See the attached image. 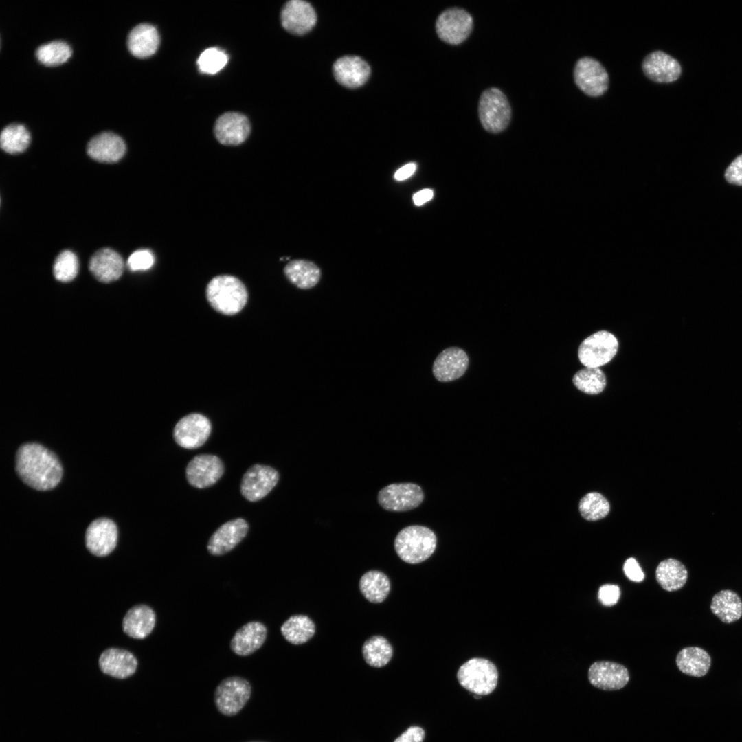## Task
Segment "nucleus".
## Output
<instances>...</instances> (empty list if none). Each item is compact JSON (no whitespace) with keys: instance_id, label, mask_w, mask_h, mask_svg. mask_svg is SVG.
Returning a JSON list of instances; mask_svg holds the SVG:
<instances>
[{"instance_id":"obj_11","label":"nucleus","mask_w":742,"mask_h":742,"mask_svg":"<svg viewBox=\"0 0 742 742\" xmlns=\"http://www.w3.org/2000/svg\"><path fill=\"white\" fill-rule=\"evenodd\" d=\"M473 19L466 10L451 8L443 11L436 22L438 37L451 45H458L465 41L473 29Z\"/></svg>"},{"instance_id":"obj_16","label":"nucleus","mask_w":742,"mask_h":742,"mask_svg":"<svg viewBox=\"0 0 742 742\" xmlns=\"http://www.w3.org/2000/svg\"><path fill=\"white\" fill-rule=\"evenodd\" d=\"M117 528L115 524L107 518L94 520L85 532V544L88 550L97 556L110 554L115 548Z\"/></svg>"},{"instance_id":"obj_10","label":"nucleus","mask_w":742,"mask_h":742,"mask_svg":"<svg viewBox=\"0 0 742 742\" xmlns=\"http://www.w3.org/2000/svg\"><path fill=\"white\" fill-rule=\"evenodd\" d=\"M212 424L204 415L192 413L182 417L173 429V438L182 448L195 449L203 446L210 436Z\"/></svg>"},{"instance_id":"obj_28","label":"nucleus","mask_w":742,"mask_h":742,"mask_svg":"<svg viewBox=\"0 0 742 742\" xmlns=\"http://www.w3.org/2000/svg\"><path fill=\"white\" fill-rule=\"evenodd\" d=\"M675 663L683 673L695 677L705 676L711 665L709 653L698 647H688L677 654Z\"/></svg>"},{"instance_id":"obj_17","label":"nucleus","mask_w":742,"mask_h":742,"mask_svg":"<svg viewBox=\"0 0 742 742\" xmlns=\"http://www.w3.org/2000/svg\"><path fill=\"white\" fill-rule=\"evenodd\" d=\"M317 21L316 13L312 5L304 1L291 0L288 1L281 12V22L283 27L289 32L295 35H302L308 32Z\"/></svg>"},{"instance_id":"obj_29","label":"nucleus","mask_w":742,"mask_h":742,"mask_svg":"<svg viewBox=\"0 0 742 742\" xmlns=\"http://www.w3.org/2000/svg\"><path fill=\"white\" fill-rule=\"evenodd\" d=\"M710 609L723 622L732 623L742 616V600L731 589L721 590L712 596Z\"/></svg>"},{"instance_id":"obj_35","label":"nucleus","mask_w":742,"mask_h":742,"mask_svg":"<svg viewBox=\"0 0 742 742\" xmlns=\"http://www.w3.org/2000/svg\"><path fill=\"white\" fill-rule=\"evenodd\" d=\"M30 142V134L23 124L13 123L6 126L1 133V148L10 154L23 152Z\"/></svg>"},{"instance_id":"obj_31","label":"nucleus","mask_w":742,"mask_h":742,"mask_svg":"<svg viewBox=\"0 0 742 742\" xmlns=\"http://www.w3.org/2000/svg\"><path fill=\"white\" fill-rule=\"evenodd\" d=\"M284 272L289 280L300 289H308L315 286L321 276L319 267L305 260H294L284 267Z\"/></svg>"},{"instance_id":"obj_41","label":"nucleus","mask_w":742,"mask_h":742,"mask_svg":"<svg viewBox=\"0 0 742 742\" xmlns=\"http://www.w3.org/2000/svg\"><path fill=\"white\" fill-rule=\"evenodd\" d=\"M155 258L148 249H139L131 254L127 260V266L131 271H144L150 269L154 264Z\"/></svg>"},{"instance_id":"obj_22","label":"nucleus","mask_w":742,"mask_h":742,"mask_svg":"<svg viewBox=\"0 0 742 742\" xmlns=\"http://www.w3.org/2000/svg\"><path fill=\"white\" fill-rule=\"evenodd\" d=\"M98 663L103 673L120 679L132 676L137 667V660L134 655L118 648L104 650L99 657Z\"/></svg>"},{"instance_id":"obj_40","label":"nucleus","mask_w":742,"mask_h":742,"mask_svg":"<svg viewBox=\"0 0 742 742\" xmlns=\"http://www.w3.org/2000/svg\"><path fill=\"white\" fill-rule=\"evenodd\" d=\"M228 56L225 52L216 48H208L203 51L197 60L201 72L214 74L221 71L227 64Z\"/></svg>"},{"instance_id":"obj_36","label":"nucleus","mask_w":742,"mask_h":742,"mask_svg":"<svg viewBox=\"0 0 742 742\" xmlns=\"http://www.w3.org/2000/svg\"><path fill=\"white\" fill-rule=\"evenodd\" d=\"M572 381L580 391L592 395L602 392L606 385L605 375L599 368L580 370L574 375Z\"/></svg>"},{"instance_id":"obj_19","label":"nucleus","mask_w":742,"mask_h":742,"mask_svg":"<svg viewBox=\"0 0 742 742\" xmlns=\"http://www.w3.org/2000/svg\"><path fill=\"white\" fill-rule=\"evenodd\" d=\"M466 352L458 347H450L442 350L435 359L432 371L440 382H449L464 375L469 366Z\"/></svg>"},{"instance_id":"obj_23","label":"nucleus","mask_w":742,"mask_h":742,"mask_svg":"<svg viewBox=\"0 0 742 742\" xmlns=\"http://www.w3.org/2000/svg\"><path fill=\"white\" fill-rule=\"evenodd\" d=\"M337 81L348 88H357L368 79L370 68L360 57L346 56L337 59L333 65Z\"/></svg>"},{"instance_id":"obj_37","label":"nucleus","mask_w":742,"mask_h":742,"mask_svg":"<svg viewBox=\"0 0 742 742\" xmlns=\"http://www.w3.org/2000/svg\"><path fill=\"white\" fill-rule=\"evenodd\" d=\"M36 57L43 65L56 66L66 62L71 55L70 46L63 41H53L40 45Z\"/></svg>"},{"instance_id":"obj_30","label":"nucleus","mask_w":742,"mask_h":742,"mask_svg":"<svg viewBox=\"0 0 742 742\" xmlns=\"http://www.w3.org/2000/svg\"><path fill=\"white\" fill-rule=\"evenodd\" d=\"M655 578L662 589L667 592H675L686 584L688 571L681 561L669 558L658 564L655 570Z\"/></svg>"},{"instance_id":"obj_46","label":"nucleus","mask_w":742,"mask_h":742,"mask_svg":"<svg viewBox=\"0 0 742 742\" xmlns=\"http://www.w3.org/2000/svg\"><path fill=\"white\" fill-rule=\"evenodd\" d=\"M416 169V165L409 163L399 168L394 174V178L397 181H403L411 177Z\"/></svg>"},{"instance_id":"obj_27","label":"nucleus","mask_w":742,"mask_h":742,"mask_svg":"<svg viewBox=\"0 0 742 742\" xmlns=\"http://www.w3.org/2000/svg\"><path fill=\"white\" fill-rule=\"evenodd\" d=\"M155 621V613L151 607L146 605H137L131 607L125 614L122 629L128 636L143 639L153 631Z\"/></svg>"},{"instance_id":"obj_18","label":"nucleus","mask_w":742,"mask_h":742,"mask_svg":"<svg viewBox=\"0 0 742 742\" xmlns=\"http://www.w3.org/2000/svg\"><path fill=\"white\" fill-rule=\"evenodd\" d=\"M250 130L247 117L237 112L223 114L214 125L216 138L225 146H237L243 143L248 137Z\"/></svg>"},{"instance_id":"obj_47","label":"nucleus","mask_w":742,"mask_h":742,"mask_svg":"<svg viewBox=\"0 0 742 742\" xmlns=\"http://www.w3.org/2000/svg\"><path fill=\"white\" fill-rule=\"evenodd\" d=\"M434 196V192L431 189L422 190L413 196V201L416 205L420 206L430 201Z\"/></svg>"},{"instance_id":"obj_1","label":"nucleus","mask_w":742,"mask_h":742,"mask_svg":"<svg viewBox=\"0 0 742 742\" xmlns=\"http://www.w3.org/2000/svg\"><path fill=\"white\" fill-rule=\"evenodd\" d=\"M16 471L27 485L38 491L55 488L60 482L63 468L57 456L37 443H26L18 449Z\"/></svg>"},{"instance_id":"obj_2","label":"nucleus","mask_w":742,"mask_h":742,"mask_svg":"<svg viewBox=\"0 0 742 742\" xmlns=\"http://www.w3.org/2000/svg\"><path fill=\"white\" fill-rule=\"evenodd\" d=\"M206 297L217 312L232 315L245 306L248 293L245 284L236 277L220 275L213 278L206 287Z\"/></svg>"},{"instance_id":"obj_4","label":"nucleus","mask_w":742,"mask_h":742,"mask_svg":"<svg viewBox=\"0 0 742 742\" xmlns=\"http://www.w3.org/2000/svg\"><path fill=\"white\" fill-rule=\"evenodd\" d=\"M457 678L460 685L475 695H486L492 693L498 681V671L495 664L484 658H472L458 669Z\"/></svg>"},{"instance_id":"obj_25","label":"nucleus","mask_w":742,"mask_h":742,"mask_svg":"<svg viewBox=\"0 0 742 742\" xmlns=\"http://www.w3.org/2000/svg\"><path fill=\"white\" fill-rule=\"evenodd\" d=\"M267 635V629L264 624L259 621L249 622L236 631L230 647L238 655H249L262 646Z\"/></svg>"},{"instance_id":"obj_39","label":"nucleus","mask_w":742,"mask_h":742,"mask_svg":"<svg viewBox=\"0 0 742 742\" xmlns=\"http://www.w3.org/2000/svg\"><path fill=\"white\" fill-rule=\"evenodd\" d=\"M78 260L74 253L65 250L56 257L53 273L55 278L63 282L73 280L78 271Z\"/></svg>"},{"instance_id":"obj_14","label":"nucleus","mask_w":742,"mask_h":742,"mask_svg":"<svg viewBox=\"0 0 742 742\" xmlns=\"http://www.w3.org/2000/svg\"><path fill=\"white\" fill-rule=\"evenodd\" d=\"M248 530V523L240 517L224 523L209 539L207 544L208 552L214 556L229 552L246 537Z\"/></svg>"},{"instance_id":"obj_42","label":"nucleus","mask_w":742,"mask_h":742,"mask_svg":"<svg viewBox=\"0 0 742 742\" xmlns=\"http://www.w3.org/2000/svg\"><path fill=\"white\" fill-rule=\"evenodd\" d=\"M620 596V590L618 585L605 584L600 587L598 590V599L605 606H612L617 603Z\"/></svg>"},{"instance_id":"obj_6","label":"nucleus","mask_w":742,"mask_h":742,"mask_svg":"<svg viewBox=\"0 0 742 742\" xmlns=\"http://www.w3.org/2000/svg\"><path fill=\"white\" fill-rule=\"evenodd\" d=\"M251 695V686L249 681L239 676L228 677L216 686L214 704L223 715L234 716L244 708Z\"/></svg>"},{"instance_id":"obj_7","label":"nucleus","mask_w":742,"mask_h":742,"mask_svg":"<svg viewBox=\"0 0 742 742\" xmlns=\"http://www.w3.org/2000/svg\"><path fill=\"white\" fill-rule=\"evenodd\" d=\"M618 348L616 337L608 331L600 330L582 341L578 348V359L585 367L599 368L613 359Z\"/></svg>"},{"instance_id":"obj_9","label":"nucleus","mask_w":742,"mask_h":742,"mask_svg":"<svg viewBox=\"0 0 742 742\" xmlns=\"http://www.w3.org/2000/svg\"><path fill=\"white\" fill-rule=\"evenodd\" d=\"M279 480L278 471L272 466L254 464L246 471L242 477L240 493L249 502H258L273 489Z\"/></svg>"},{"instance_id":"obj_26","label":"nucleus","mask_w":742,"mask_h":742,"mask_svg":"<svg viewBox=\"0 0 742 742\" xmlns=\"http://www.w3.org/2000/svg\"><path fill=\"white\" fill-rule=\"evenodd\" d=\"M159 35L155 27L147 23H139L128 33L127 46L131 54L139 58L153 55L159 45Z\"/></svg>"},{"instance_id":"obj_44","label":"nucleus","mask_w":742,"mask_h":742,"mask_svg":"<svg viewBox=\"0 0 742 742\" xmlns=\"http://www.w3.org/2000/svg\"><path fill=\"white\" fill-rule=\"evenodd\" d=\"M623 570L626 576L634 582H641L644 578V574L637 561L630 557L627 559L623 565Z\"/></svg>"},{"instance_id":"obj_15","label":"nucleus","mask_w":742,"mask_h":742,"mask_svg":"<svg viewBox=\"0 0 742 742\" xmlns=\"http://www.w3.org/2000/svg\"><path fill=\"white\" fill-rule=\"evenodd\" d=\"M588 679L594 687L603 690H618L629 680L627 668L611 661H597L588 669Z\"/></svg>"},{"instance_id":"obj_8","label":"nucleus","mask_w":742,"mask_h":742,"mask_svg":"<svg viewBox=\"0 0 742 742\" xmlns=\"http://www.w3.org/2000/svg\"><path fill=\"white\" fill-rule=\"evenodd\" d=\"M424 499L420 486L411 482L393 483L381 488L377 495L379 504L392 512H404L417 508Z\"/></svg>"},{"instance_id":"obj_12","label":"nucleus","mask_w":742,"mask_h":742,"mask_svg":"<svg viewBox=\"0 0 742 742\" xmlns=\"http://www.w3.org/2000/svg\"><path fill=\"white\" fill-rule=\"evenodd\" d=\"M574 78L576 86L586 95L598 97L609 87V76L604 67L596 59L583 57L576 63Z\"/></svg>"},{"instance_id":"obj_21","label":"nucleus","mask_w":742,"mask_h":742,"mask_svg":"<svg viewBox=\"0 0 742 742\" xmlns=\"http://www.w3.org/2000/svg\"><path fill=\"white\" fill-rule=\"evenodd\" d=\"M87 152L93 159L102 163H115L125 154L126 144L118 135L102 132L89 142Z\"/></svg>"},{"instance_id":"obj_32","label":"nucleus","mask_w":742,"mask_h":742,"mask_svg":"<svg viewBox=\"0 0 742 742\" xmlns=\"http://www.w3.org/2000/svg\"><path fill=\"white\" fill-rule=\"evenodd\" d=\"M359 589L370 602L380 603L385 600L390 591V581L382 572L370 570L359 580Z\"/></svg>"},{"instance_id":"obj_43","label":"nucleus","mask_w":742,"mask_h":742,"mask_svg":"<svg viewBox=\"0 0 742 742\" xmlns=\"http://www.w3.org/2000/svg\"><path fill=\"white\" fill-rule=\"evenodd\" d=\"M725 178L729 183L742 186V154L737 157L726 168Z\"/></svg>"},{"instance_id":"obj_24","label":"nucleus","mask_w":742,"mask_h":742,"mask_svg":"<svg viewBox=\"0 0 742 742\" xmlns=\"http://www.w3.org/2000/svg\"><path fill=\"white\" fill-rule=\"evenodd\" d=\"M89 267L98 280L109 283L120 278L124 271V263L117 252L109 248H102L91 256Z\"/></svg>"},{"instance_id":"obj_38","label":"nucleus","mask_w":742,"mask_h":742,"mask_svg":"<svg viewBox=\"0 0 742 742\" xmlns=\"http://www.w3.org/2000/svg\"><path fill=\"white\" fill-rule=\"evenodd\" d=\"M610 510L609 503L600 493L591 492L581 498L579 511L588 521H597L606 517Z\"/></svg>"},{"instance_id":"obj_3","label":"nucleus","mask_w":742,"mask_h":742,"mask_svg":"<svg viewBox=\"0 0 742 742\" xmlns=\"http://www.w3.org/2000/svg\"><path fill=\"white\" fill-rule=\"evenodd\" d=\"M436 543V536L430 528L412 525L405 527L397 534L394 546L396 554L403 561L417 564L431 556Z\"/></svg>"},{"instance_id":"obj_33","label":"nucleus","mask_w":742,"mask_h":742,"mask_svg":"<svg viewBox=\"0 0 742 742\" xmlns=\"http://www.w3.org/2000/svg\"><path fill=\"white\" fill-rule=\"evenodd\" d=\"M280 631L286 641L297 645L306 642L313 636L315 627L307 616L293 615L282 625Z\"/></svg>"},{"instance_id":"obj_34","label":"nucleus","mask_w":742,"mask_h":742,"mask_svg":"<svg viewBox=\"0 0 742 742\" xmlns=\"http://www.w3.org/2000/svg\"><path fill=\"white\" fill-rule=\"evenodd\" d=\"M362 654L368 665L380 668L385 666L390 661L393 649L385 638L381 636H374L363 643Z\"/></svg>"},{"instance_id":"obj_45","label":"nucleus","mask_w":742,"mask_h":742,"mask_svg":"<svg viewBox=\"0 0 742 742\" xmlns=\"http://www.w3.org/2000/svg\"><path fill=\"white\" fill-rule=\"evenodd\" d=\"M424 739L425 731L422 728L411 726L396 738L394 742H423Z\"/></svg>"},{"instance_id":"obj_13","label":"nucleus","mask_w":742,"mask_h":742,"mask_svg":"<svg viewBox=\"0 0 742 742\" xmlns=\"http://www.w3.org/2000/svg\"><path fill=\"white\" fill-rule=\"evenodd\" d=\"M225 466L220 458L213 454H199L188 464L186 475L188 482L196 488L213 486L222 477Z\"/></svg>"},{"instance_id":"obj_5","label":"nucleus","mask_w":742,"mask_h":742,"mask_svg":"<svg viewBox=\"0 0 742 742\" xmlns=\"http://www.w3.org/2000/svg\"><path fill=\"white\" fill-rule=\"evenodd\" d=\"M478 115L483 128L488 132L497 133L509 124L511 108L506 96L497 88L486 89L478 104Z\"/></svg>"},{"instance_id":"obj_20","label":"nucleus","mask_w":742,"mask_h":742,"mask_svg":"<svg viewBox=\"0 0 742 742\" xmlns=\"http://www.w3.org/2000/svg\"><path fill=\"white\" fill-rule=\"evenodd\" d=\"M642 69L650 80L658 83L675 81L682 73L679 62L662 51H655L648 54L642 62Z\"/></svg>"}]
</instances>
